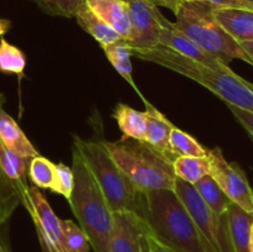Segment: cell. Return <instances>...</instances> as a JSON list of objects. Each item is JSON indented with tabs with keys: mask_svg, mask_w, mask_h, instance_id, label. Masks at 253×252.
Here are the masks:
<instances>
[{
	"mask_svg": "<svg viewBox=\"0 0 253 252\" xmlns=\"http://www.w3.org/2000/svg\"><path fill=\"white\" fill-rule=\"evenodd\" d=\"M131 56L170 69L205 86L226 105H234L253 114V84L231 68L214 69L198 63L168 47L157 44L151 48H130Z\"/></svg>",
	"mask_w": 253,
	"mask_h": 252,
	"instance_id": "obj_1",
	"label": "cell"
},
{
	"mask_svg": "<svg viewBox=\"0 0 253 252\" xmlns=\"http://www.w3.org/2000/svg\"><path fill=\"white\" fill-rule=\"evenodd\" d=\"M145 222L151 234L174 252H214L174 190L146 192Z\"/></svg>",
	"mask_w": 253,
	"mask_h": 252,
	"instance_id": "obj_2",
	"label": "cell"
},
{
	"mask_svg": "<svg viewBox=\"0 0 253 252\" xmlns=\"http://www.w3.org/2000/svg\"><path fill=\"white\" fill-rule=\"evenodd\" d=\"M74 187L68 203L94 252H110L114 212L81 153L73 147Z\"/></svg>",
	"mask_w": 253,
	"mask_h": 252,
	"instance_id": "obj_3",
	"label": "cell"
},
{
	"mask_svg": "<svg viewBox=\"0 0 253 252\" xmlns=\"http://www.w3.org/2000/svg\"><path fill=\"white\" fill-rule=\"evenodd\" d=\"M77 148L100 187L113 212H135L145 220L147 203L146 192L136 187L113 160L103 141L83 140L74 136Z\"/></svg>",
	"mask_w": 253,
	"mask_h": 252,
	"instance_id": "obj_4",
	"label": "cell"
},
{
	"mask_svg": "<svg viewBox=\"0 0 253 252\" xmlns=\"http://www.w3.org/2000/svg\"><path fill=\"white\" fill-rule=\"evenodd\" d=\"M174 15V26L212 57L226 64L234 59H241L253 66L241 44L216 21L212 15V5L209 2L183 1Z\"/></svg>",
	"mask_w": 253,
	"mask_h": 252,
	"instance_id": "obj_5",
	"label": "cell"
},
{
	"mask_svg": "<svg viewBox=\"0 0 253 252\" xmlns=\"http://www.w3.org/2000/svg\"><path fill=\"white\" fill-rule=\"evenodd\" d=\"M103 143L119 167L142 192L156 189L174 190L173 162L160 155L146 142L121 138L115 142L103 141Z\"/></svg>",
	"mask_w": 253,
	"mask_h": 252,
	"instance_id": "obj_6",
	"label": "cell"
},
{
	"mask_svg": "<svg viewBox=\"0 0 253 252\" xmlns=\"http://www.w3.org/2000/svg\"><path fill=\"white\" fill-rule=\"evenodd\" d=\"M174 192L189 211L195 226L214 252H235L229 231L227 212L217 215L212 211L194 185L175 177Z\"/></svg>",
	"mask_w": 253,
	"mask_h": 252,
	"instance_id": "obj_7",
	"label": "cell"
},
{
	"mask_svg": "<svg viewBox=\"0 0 253 252\" xmlns=\"http://www.w3.org/2000/svg\"><path fill=\"white\" fill-rule=\"evenodd\" d=\"M211 163L210 175L216 180L225 194L237 207L247 212H253V189L246 173L237 163L229 162L220 147L209 150Z\"/></svg>",
	"mask_w": 253,
	"mask_h": 252,
	"instance_id": "obj_8",
	"label": "cell"
},
{
	"mask_svg": "<svg viewBox=\"0 0 253 252\" xmlns=\"http://www.w3.org/2000/svg\"><path fill=\"white\" fill-rule=\"evenodd\" d=\"M21 204L30 212L43 252H66L62 241L61 219L37 187H29Z\"/></svg>",
	"mask_w": 253,
	"mask_h": 252,
	"instance_id": "obj_9",
	"label": "cell"
},
{
	"mask_svg": "<svg viewBox=\"0 0 253 252\" xmlns=\"http://www.w3.org/2000/svg\"><path fill=\"white\" fill-rule=\"evenodd\" d=\"M128 15H130L131 32L126 41L130 48H151L158 44L160 37V22L158 16L162 12L157 6L143 0H130Z\"/></svg>",
	"mask_w": 253,
	"mask_h": 252,
	"instance_id": "obj_10",
	"label": "cell"
},
{
	"mask_svg": "<svg viewBox=\"0 0 253 252\" xmlns=\"http://www.w3.org/2000/svg\"><path fill=\"white\" fill-rule=\"evenodd\" d=\"M148 226L135 212H114L110 252H148Z\"/></svg>",
	"mask_w": 253,
	"mask_h": 252,
	"instance_id": "obj_11",
	"label": "cell"
},
{
	"mask_svg": "<svg viewBox=\"0 0 253 252\" xmlns=\"http://www.w3.org/2000/svg\"><path fill=\"white\" fill-rule=\"evenodd\" d=\"M160 22V37H158V44L168 47L178 53L183 54L185 57L194 59L198 63L207 66L209 68L214 69H226L229 68V64L224 63L220 59L215 58L211 54L205 52L200 48L198 44H195L189 37L185 36L182 31L174 26L173 22L166 19L162 14L158 16Z\"/></svg>",
	"mask_w": 253,
	"mask_h": 252,
	"instance_id": "obj_12",
	"label": "cell"
},
{
	"mask_svg": "<svg viewBox=\"0 0 253 252\" xmlns=\"http://www.w3.org/2000/svg\"><path fill=\"white\" fill-rule=\"evenodd\" d=\"M146 110L143 111L147 121V140L146 143L157 151L160 155L174 162L177 156L172 152L169 145L170 131L174 127L172 123L161 111L153 108L148 101H145Z\"/></svg>",
	"mask_w": 253,
	"mask_h": 252,
	"instance_id": "obj_13",
	"label": "cell"
},
{
	"mask_svg": "<svg viewBox=\"0 0 253 252\" xmlns=\"http://www.w3.org/2000/svg\"><path fill=\"white\" fill-rule=\"evenodd\" d=\"M89 9L104 22L113 27L124 41H127L131 32L128 4L124 0H85Z\"/></svg>",
	"mask_w": 253,
	"mask_h": 252,
	"instance_id": "obj_14",
	"label": "cell"
},
{
	"mask_svg": "<svg viewBox=\"0 0 253 252\" xmlns=\"http://www.w3.org/2000/svg\"><path fill=\"white\" fill-rule=\"evenodd\" d=\"M212 15L220 26L237 42L253 40V11L212 6Z\"/></svg>",
	"mask_w": 253,
	"mask_h": 252,
	"instance_id": "obj_15",
	"label": "cell"
},
{
	"mask_svg": "<svg viewBox=\"0 0 253 252\" xmlns=\"http://www.w3.org/2000/svg\"><path fill=\"white\" fill-rule=\"evenodd\" d=\"M0 142L16 155L25 158H34L40 156L31 141L27 138L19 124L0 105Z\"/></svg>",
	"mask_w": 253,
	"mask_h": 252,
	"instance_id": "obj_16",
	"label": "cell"
},
{
	"mask_svg": "<svg viewBox=\"0 0 253 252\" xmlns=\"http://www.w3.org/2000/svg\"><path fill=\"white\" fill-rule=\"evenodd\" d=\"M30 158L21 157L12 151L7 150L0 142V167L4 172L5 177L9 180L10 184L16 192L20 202L26 195L29 185H27L26 177L29 174Z\"/></svg>",
	"mask_w": 253,
	"mask_h": 252,
	"instance_id": "obj_17",
	"label": "cell"
},
{
	"mask_svg": "<svg viewBox=\"0 0 253 252\" xmlns=\"http://www.w3.org/2000/svg\"><path fill=\"white\" fill-rule=\"evenodd\" d=\"M77 22L79 26L88 32L96 42H99L101 47L108 46V44L115 43V42L121 41L123 37L115 31L111 26H109L106 22H104L98 15L94 14L86 2L84 1L81 6L77 9L74 14Z\"/></svg>",
	"mask_w": 253,
	"mask_h": 252,
	"instance_id": "obj_18",
	"label": "cell"
},
{
	"mask_svg": "<svg viewBox=\"0 0 253 252\" xmlns=\"http://www.w3.org/2000/svg\"><path fill=\"white\" fill-rule=\"evenodd\" d=\"M113 118L123 132V138L146 142L147 140V121L143 111L132 109L126 104H116Z\"/></svg>",
	"mask_w": 253,
	"mask_h": 252,
	"instance_id": "obj_19",
	"label": "cell"
},
{
	"mask_svg": "<svg viewBox=\"0 0 253 252\" xmlns=\"http://www.w3.org/2000/svg\"><path fill=\"white\" fill-rule=\"evenodd\" d=\"M229 231L235 252H251L250 239L253 224V212H247L231 203L227 210Z\"/></svg>",
	"mask_w": 253,
	"mask_h": 252,
	"instance_id": "obj_20",
	"label": "cell"
},
{
	"mask_svg": "<svg viewBox=\"0 0 253 252\" xmlns=\"http://www.w3.org/2000/svg\"><path fill=\"white\" fill-rule=\"evenodd\" d=\"M210 170H211V163H210L209 155L202 157L178 156L173 162V172L175 177L193 185L204 175L210 174Z\"/></svg>",
	"mask_w": 253,
	"mask_h": 252,
	"instance_id": "obj_21",
	"label": "cell"
},
{
	"mask_svg": "<svg viewBox=\"0 0 253 252\" xmlns=\"http://www.w3.org/2000/svg\"><path fill=\"white\" fill-rule=\"evenodd\" d=\"M194 188L197 189V192L199 193V195L202 197V199L204 200L205 204L210 208L214 212H216L217 215H225L229 210L230 204H231V200L227 198V195L225 194L224 190L220 188V185L217 184L216 180L211 177L210 174L204 175L200 180H198L194 184Z\"/></svg>",
	"mask_w": 253,
	"mask_h": 252,
	"instance_id": "obj_22",
	"label": "cell"
},
{
	"mask_svg": "<svg viewBox=\"0 0 253 252\" xmlns=\"http://www.w3.org/2000/svg\"><path fill=\"white\" fill-rule=\"evenodd\" d=\"M101 48H103L106 58L109 59V62L114 67V69L127 83H130L132 88H135L137 90L132 78V63H131V57L132 56H131V52L128 49L126 41L121 40V41L108 44V46H104Z\"/></svg>",
	"mask_w": 253,
	"mask_h": 252,
	"instance_id": "obj_23",
	"label": "cell"
},
{
	"mask_svg": "<svg viewBox=\"0 0 253 252\" xmlns=\"http://www.w3.org/2000/svg\"><path fill=\"white\" fill-rule=\"evenodd\" d=\"M26 56L24 52L5 39H0V72L24 77Z\"/></svg>",
	"mask_w": 253,
	"mask_h": 252,
	"instance_id": "obj_24",
	"label": "cell"
},
{
	"mask_svg": "<svg viewBox=\"0 0 253 252\" xmlns=\"http://www.w3.org/2000/svg\"><path fill=\"white\" fill-rule=\"evenodd\" d=\"M169 145L172 152L175 156H193V157H202L208 156L209 150L205 148L197 138L193 137L185 131L178 127H173L169 136Z\"/></svg>",
	"mask_w": 253,
	"mask_h": 252,
	"instance_id": "obj_25",
	"label": "cell"
},
{
	"mask_svg": "<svg viewBox=\"0 0 253 252\" xmlns=\"http://www.w3.org/2000/svg\"><path fill=\"white\" fill-rule=\"evenodd\" d=\"M29 177L35 187L53 192L56 183V165L42 156L31 158L29 166Z\"/></svg>",
	"mask_w": 253,
	"mask_h": 252,
	"instance_id": "obj_26",
	"label": "cell"
},
{
	"mask_svg": "<svg viewBox=\"0 0 253 252\" xmlns=\"http://www.w3.org/2000/svg\"><path fill=\"white\" fill-rule=\"evenodd\" d=\"M5 101L4 94L0 93V105ZM21 204L16 192L5 177L1 167H0V226L4 225L11 217L15 210Z\"/></svg>",
	"mask_w": 253,
	"mask_h": 252,
	"instance_id": "obj_27",
	"label": "cell"
},
{
	"mask_svg": "<svg viewBox=\"0 0 253 252\" xmlns=\"http://www.w3.org/2000/svg\"><path fill=\"white\" fill-rule=\"evenodd\" d=\"M62 241L66 252H89L90 242L85 232L72 220H61Z\"/></svg>",
	"mask_w": 253,
	"mask_h": 252,
	"instance_id": "obj_28",
	"label": "cell"
},
{
	"mask_svg": "<svg viewBox=\"0 0 253 252\" xmlns=\"http://www.w3.org/2000/svg\"><path fill=\"white\" fill-rule=\"evenodd\" d=\"M85 0H34L40 9L52 16L74 17L77 9Z\"/></svg>",
	"mask_w": 253,
	"mask_h": 252,
	"instance_id": "obj_29",
	"label": "cell"
},
{
	"mask_svg": "<svg viewBox=\"0 0 253 252\" xmlns=\"http://www.w3.org/2000/svg\"><path fill=\"white\" fill-rule=\"evenodd\" d=\"M73 187L74 175L72 168L63 165V163L56 165V183H54L53 192L68 200L72 194V190H73Z\"/></svg>",
	"mask_w": 253,
	"mask_h": 252,
	"instance_id": "obj_30",
	"label": "cell"
},
{
	"mask_svg": "<svg viewBox=\"0 0 253 252\" xmlns=\"http://www.w3.org/2000/svg\"><path fill=\"white\" fill-rule=\"evenodd\" d=\"M229 109L231 110V113L234 114V116L236 118V120L239 121L242 125V127L247 131L250 138L253 142V114L250 113V111L244 110V109H240L237 106L234 105H227Z\"/></svg>",
	"mask_w": 253,
	"mask_h": 252,
	"instance_id": "obj_31",
	"label": "cell"
},
{
	"mask_svg": "<svg viewBox=\"0 0 253 252\" xmlns=\"http://www.w3.org/2000/svg\"><path fill=\"white\" fill-rule=\"evenodd\" d=\"M215 7H224V9H244L253 11V4L249 0H205Z\"/></svg>",
	"mask_w": 253,
	"mask_h": 252,
	"instance_id": "obj_32",
	"label": "cell"
},
{
	"mask_svg": "<svg viewBox=\"0 0 253 252\" xmlns=\"http://www.w3.org/2000/svg\"><path fill=\"white\" fill-rule=\"evenodd\" d=\"M147 246L148 252H174L172 249H169V247L166 246L165 244H162L160 240L156 239V237L151 234L150 229H148L147 234Z\"/></svg>",
	"mask_w": 253,
	"mask_h": 252,
	"instance_id": "obj_33",
	"label": "cell"
},
{
	"mask_svg": "<svg viewBox=\"0 0 253 252\" xmlns=\"http://www.w3.org/2000/svg\"><path fill=\"white\" fill-rule=\"evenodd\" d=\"M143 1L150 2V4L155 5V6L167 7L170 11H173V14H175L180 5H182L183 0H143Z\"/></svg>",
	"mask_w": 253,
	"mask_h": 252,
	"instance_id": "obj_34",
	"label": "cell"
},
{
	"mask_svg": "<svg viewBox=\"0 0 253 252\" xmlns=\"http://www.w3.org/2000/svg\"><path fill=\"white\" fill-rule=\"evenodd\" d=\"M241 44L242 49L247 53V56L251 58V61L253 62V40L251 41H244V42H239Z\"/></svg>",
	"mask_w": 253,
	"mask_h": 252,
	"instance_id": "obj_35",
	"label": "cell"
},
{
	"mask_svg": "<svg viewBox=\"0 0 253 252\" xmlns=\"http://www.w3.org/2000/svg\"><path fill=\"white\" fill-rule=\"evenodd\" d=\"M11 27V21L7 19H0V37L4 36Z\"/></svg>",
	"mask_w": 253,
	"mask_h": 252,
	"instance_id": "obj_36",
	"label": "cell"
},
{
	"mask_svg": "<svg viewBox=\"0 0 253 252\" xmlns=\"http://www.w3.org/2000/svg\"><path fill=\"white\" fill-rule=\"evenodd\" d=\"M0 252H11L9 245H7V242L5 241L4 237L1 236V234H0Z\"/></svg>",
	"mask_w": 253,
	"mask_h": 252,
	"instance_id": "obj_37",
	"label": "cell"
},
{
	"mask_svg": "<svg viewBox=\"0 0 253 252\" xmlns=\"http://www.w3.org/2000/svg\"><path fill=\"white\" fill-rule=\"evenodd\" d=\"M250 250L253 252V224L251 226V239H250Z\"/></svg>",
	"mask_w": 253,
	"mask_h": 252,
	"instance_id": "obj_38",
	"label": "cell"
},
{
	"mask_svg": "<svg viewBox=\"0 0 253 252\" xmlns=\"http://www.w3.org/2000/svg\"><path fill=\"white\" fill-rule=\"evenodd\" d=\"M183 1H187V2H194V1H205V0H183Z\"/></svg>",
	"mask_w": 253,
	"mask_h": 252,
	"instance_id": "obj_39",
	"label": "cell"
},
{
	"mask_svg": "<svg viewBox=\"0 0 253 252\" xmlns=\"http://www.w3.org/2000/svg\"><path fill=\"white\" fill-rule=\"evenodd\" d=\"M249 1H250V2H252V4H253V0H249Z\"/></svg>",
	"mask_w": 253,
	"mask_h": 252,
	"instance_id": "obj_40",
	"label": "cell"
},
{
	"mask_svg": "<svg viewBox=\"0 0 253 252\" xmlns=\"http://www.w3.org/2000/svg\"><path fill=\"white\" fill-rule=\"evenodd\" d=\"M124 1H127L128 2V1H130V0H124Z\"/></svg>",
	"mask_w": 253,
	"mask_h": 252,
	"instance_id": "obj_41",
	"label": "cell"
},
{
	"mask_svg": "<svg viewBox=\"0 0 253 252\" xmlns=\"http://www.w3.org/2000/svg\"><path fill=\"white\" fill-rule=\"evenodd\" d=\"M31 1H34V0H31Z\"/></svg>",
	"mask_w": 253,
	"mask_h": 252,
	"instance_id": "obj_42",
	"label": "cell"
}]
</instances>
